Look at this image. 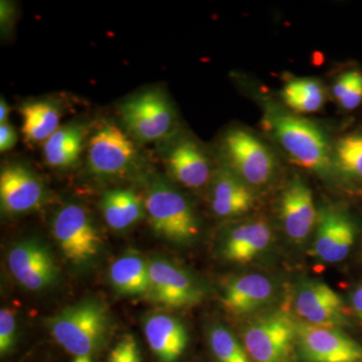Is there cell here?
<instances>
[{
  "instance_id": "obj_1",
  "label": "cell",
  "mask_w": 362,
  "mask_h": 362,
  "mask_svg": "<svg viewBox=\"0 0 362 362\" xmlns=\"http://www.w3.org/2000/svg\"><path fill=\"white\" fill-rule=\"evenodd\" d=\"M267 130L298 165L326 173L331 165L329 142L315 123L271 109L265 117Z\"/></svg>"
},
{
  "instance_id": "obj_2",
  "label": "cell",
  "mask_w": 362,
  "mask_h": 362,
  "mask_svg": "<svg viewBox=\"0 0 362 362\" xmlns=\"http://www.w3.org/2000/svg\"><path fill=\"white\" fill-rule=\"evenodd\" d=\"M106 307L96 300L71 305L47 320L52 337L74 356H92L109 330Z\"/></svg>"
},
{
  "instance_id": "obj_3",
  "label": "cell",
  "mask_w": 362,
  "mask_h": 362,
  "mask_svg": "<svg viewBox=\"0 0 362 362\" xmlns=\"http://www.w3.org/2000/svg\"><path fill=\"white\" fill-rule=\"evenodd\" d=\"M154 232L164 239L187 243L199 233V221L187 197L162 180H154L144 199Z\"/></svg>"
},
{
  "instance_id": "obj_4",
  "label": "cell",
  "mask_w": 362,
  "mask_h": 362,
  "mask_svg": "<svg viewBox=\"0 0 362 362\" xmlns=\"http://www.w3.org/2000/svg\"><path fill=\"white\" fill-rule=\"evenodd\" d=\"M124 126L140 142L165 139L175 132L176 115L170 100L159 90H147L126 100L120 107Z\"/></svg>"
},
{
  "instance_id": "obj_5",
  "label": "cell",
  "mask_w": 362,
  "mask_h": 362,
  "mask_svg": "<svg viewBox=\"0 0 362 362\" xmlns=\"http://www.w3.org/2000/svg\"><path fill=\"white\" fill-rule=\"evenodd\" d=\"M221 149L230 170L247 185L262 187L275 175V156L265 143L249 131L228 130L221 141Z\"/></svg>"
},
{
  "instance_id": "obj_6",
  "label": "cell",
  "mask_w": 362,
  "mask_h": 362,
  "mask_svg": "<svg viewBox=\"0 0 362 362\" xmlns=\"http://www.w3.org/2000/svg\"><path fill=\"white\" fill-rule=\"evenodd\" d=\"M52 233L66 258L76 265L96 257L102 245L89 213L78 204H68L59 209L52 221Z\"/></svg>"
},
{
  "instance_id": "obj_7",
  "label": "cell",
  "mask_w": 362,
  "mask_h": 362,
  "mask_svg": "<svg viewBox=\"0 0 362 362\" xmlns=\"http://www.w3.org/2000/svg\"><path fill=\"white\" fill-rule=\"evenodd\" d=\"M297 325L283 314L259 319L244 332L245 349L252 362H291Z\"/></svg>"
},
{
  "instance_id": "obj_8",
  "label": "cell",
  "mask_w": 362,
  "mask_h": 362,
  "mask_svg": "<svg viewBox=\"0 0 362 362\" xmlns=\"http://www.w3.org/2000/svg\"><path fill=\"white\" fill-rule=\"evenodd\" d=\"M134 142L118 126L105 123L90 138L88 163L92 173L99 176H118L128 173L137 163Z\"/></svg>"
},
{
  "instance_id": "obj_9",
  "label": "cell",
  "mask_w": 362,
  "mask_h": 362,
  "mask_svg": "<svg viewBox=\"0 0 362 362\" xmlns=\"http://www.w3.org/2000/svg\"><path fill=\"white\" fill-rule=\"evenodd\" d=\"M9 270L16 280L30 291H40L58 279L59 269L49 247L39 240H21L7 257Z\"/></svg>"
},
{
  "instance_id": "obj_10",
  "label": "cell",
  "mask_w": 362,
  "mask_h": 362,
  "mask_svg": "<svg viewBox=\"0 0 362 362\" xmlns=\"http://www.w3.org/2000/svg\"><path fill=\"white\" fill-rule=\"evenodd\" d=\"M148 294L157 304L169 308H185L199 304L204 293L194 278L166 259L148 263Z\"/></svg>"
},
{
  "instance_id": "obj_11",
  "label": "cell",
  "mask_w": 362,
  "mask_h": 362,
  "mask_svg": "<svg viewBox=\"0 0 362 362\" xmlns=\"http://www.w3.org/2000/svg\"><path fill=\"white\" fill-rule=\"evenodd\" d=\"M297 343L308 362H362V346L332 327L300 324Z\"/></svg>"
},
{
  "instance_id": "obj_12",
  "label": "cell",
  "mask_w": 362,
  "mask_h": 362,
  "mask_svg": "<svg viewBox=\"0 0 362 362\" xmlns=\"http://www.w3.org/2000/svg\"><path fill=\"white\" fill-rule=\"evenodd\" d=\"M45 199L42 180L20 163L9 164L0 173V204L4 213L16 216L39 209Z\"/></svg>"
},
{
  "instance_id": "obj_13",
  "label": "cell",
  "mask_w": 362,
  "mask_h": 362,
  "mask_svg": "<svg viewBox=\"0 0 362 362\" xmlns=\"http://www.w3.org/2000/svg\"><path fill=\"white\" fill-rule=\"evenodd\" d=\"M296 311L311 325L335 328L345 321L341 298L329 286L316 281L300 287Z\"/></svg>"
},
{
  "instance_id": "obj_14",
  "label": "cell",
  "mask_w": 362,
  "mask_h": 362,
  "mask_svg": "<svg viewBox=\"0 0 362 362\" xmlns=\"http://www.w3.org/2000/svg\"><path fill=\"white\" fill-rule=\"evenodd\" d=\"M170 175L183 187L199 189L211 178V161L199 143L183 138L171 145L166 154Z\"/></svg>"
},
{
  "instance_id": "obj_15",
  "label": "cell",
  "mask_w": 362,
  "mask_h": 362,
  "mask_svg": "<svg viewBox=\"0 0 362 362\" xmlns=\"http://www.w3.org/2000/svg\"><path fill=\"white\" fill-rule=\"evenodd\" d=\"M356 228L349 216L337 211L321 214L314 240V254L327 263L346 258L354 246Z\"/></svg>"
},
{
  "instance_id": "obj_16",
  "label": "cell",
  "mask_w": 362,
  "mask_h": 362,
  "mask_svg": "<svg viewBox=\"0 0 362 362\" xmlns=\"http://www.w3.org/2000/svg\"><path fill=\"white\" fill-rule=\"evenodd\" d=\"M316 209L310 188L295 178L281 197V218L292 240H303L316 223Z\"/></svg>"
},
{
  "instance_id": "obj_17",
  "label": "cell",
  "mask_w": 362,
  "mask_h": 362,
  "mask_svg": "<svg viewBox=\"0 0 362 362\" xmlns=\"http://www.w3.org/2000/svg\"><path fill=\"white\" fill-rule=\"evenodd\" d=\"M144 334L150 349L160 362H175L187 346V328L168 314L156 313L147 317Z\"/></svg>"
},
{
  "instance_id": "obj_18",
  "label": "cell",
  "mask_w": 362,
  "mask_h": 362,
  "mask_svg": "<svg viewBox=\"0 0 362 362\" xmlns=\"http://www.w3.org/2000/svg\"><path fill=\"white\" fill-rule=\"evenodd\" d=\"M254 194L232 170L218 171L211 180V209L220 218H235L254 206Z\"/></svg>"
},
{
  "instance_id": "obj_19",
  "label": "cell",
  "mask_w": 362,
  "mask_h": 362,
  "mask_svg": "<svg viewBox=\"0 0 362 362\" xmlns=\"http://www.w3.org/2000/svg\"><path fill=\"white\" fill-rule=\"evenodd\" d=\"M273 294L274 286L268 278L249 274L235 278L228 285L223 303L233 313L247 314L268 303Z\"/></svg>"
},
{
  "instance_id": "obj_20",
  "label": "cell",
  "mask_w": 362,
  "mask_h": 362,
  "mask_svg": "<svg viewBox=\"0 0 362 362\" xmlns=\"http://www.w3.org/2000/svg\"><path fill=\"white\" fill-rule=\"evenodd\" d=\"M272 240V230L264 221H252L233 228L226 235L223 252L228 261L246 264L261 254Z\"/></svg>"
},
{
  "instance_id": "obj_21",
  "label": "cell",
  "mask_w": 362,
  "mask_h": 362,
  "mask_svg": "<svg viewBox=\"0 0 362 362\" xmlns=\"http://www.w3.org/2000/svg\"><path fill=\"white\" fill-rule=\"evenodd\" d=\"M107 225L116 230H123L134 226L146 214L145 202L132 190H109L104 194L101 202Z\"/></svg>"
},
{
  "instance_id": "obj_22",
  "label": "cell",
  "mask_w": 362,
  "mask_h": 362,
  "mask_svg": "<svg viewBox=\"0 0 362 362\" xmlns=\"http://www.w3.org/2000/svg\"><path fill=\"white\" fill-rule=\"evenodd\" d=\"M85 130L78 124L59 127L44 143V157L51 168L65 169L75 165L80 158Z\"/></svg>"
},
{
  "instance_id": "obj_23",
  "label": "cell",
  "mask_w": 362,
  "mask_h": 362,
  "mask_svg": "<svg viewBox=\"0 0 362 362\" xmlns=\"http://www.w3.org/2000/svg\"><path fill=\"white\" fill-rule=\"evenodd\" d=\"M21 132L28 141L45 142L59 128L61 111L51 101H30L20 108Z\"/></svg>"
},
{
  "instance_id": "obj_24",
  "label": "cell",
  "mask_w": 362,
  "mask_h": 362,
  "mask_svg": "<svg viewBox=\"0 0 362 362\" xmlns=\"http://www.w3.org/2000/svg\"><path fill=\"white\" fill-rule=\"evenodd\" d=\"M110 282L124 296H139L149 290L148 263L135 254L126 255L114 262L110 268Z\"/></svg>"
},
{
  "instance_id": "obj_25",
  "label": "cell",
  "mask_w": 362,
  "mask_h": 362,
  "mask_svg": "<svg viewBox=\"0 0 362 362\" xmlns=\"http://www.w3.org/2000/svg\"><path fill=\"white\" fill-rule=\"evenodd\" d=\"M281 95L285 104L298 113H314L325 102L322 84L312 78H293L284 86Z\"/></svg>"
},
{
  "instance_id": "obj_26",
  "label": "cell",
  "mask_w": 362,
  "mask_h": 362,
  "mask_svg": "<svg viewBox=\"0 0 362 362\" xmlns=\"http://www.w3.org/2000/svg\"><path fill=\"white\" fill-rule=\"evenodd\" d=\"M209 345L218 362H252L245 346L223 326L209 331Z\"/></svg>"
},
{
  "instance_id": "obj_27",
  "label": "cell",
  "mask_w": 362,
  "mask_h": 362,
  "mask_svg": "<svg viewBox=\"0 0 362 362\" xmlns=\"http://www.w3.org/2000/svg\"><path fill=\"white\" fill-rule=\"evenodd\" d=\"M337 160L347 173L362 180V136L342 138L337 148Z\"/></svg>"
},
{
  "instance_id": "obj_28",
  "label": "cell",
  "mask_w": 362,
  "mask_h": 362,
  "mask_svg": "<svg viewBox=\"0 0 362 362\" xmlns=\"http://www.w3.org/2000/svg\"><path fill=\"white\" fill-rule=\"evenodd\" d=\"M108 362H142L135 337L131 334L124 335L111 350Z\"/></svg>"
},
{
  "instance_id": "obj_29",
  "label": "cell",
  "mask_w": 362,
  "mask_h": 362,
  "mask_svg": "<svg viewBox=\"0 0 362 362\" xmlns=\"http://www.w3.org/2000/svg\"><path fill=\"white\" fill-rule=\"evenodd\" d=\"M16 337V319L9 308L0 310V354L6 356L13 349Z\"/></svg>"
},
{
  "instance_id": "obj_30",
  "label": "cell",
  "mask_w": 362,
  "mask_h": 362,
  "mask_svg": "<svg viewBox=\"0 0 362 362\" xmlns=\"http://www.w3.org/2000/svg\"><path fill=\"white\" fill-rule=\"evenodd\" d=\"M361 78L362 73L359 71H349L342 74L333 85V97L337 99V101H340L359 82Z\"/></svg>"
},
{
  "instance_id": "obj_31",
  "label": "cell",
  "mask_w": 362,
  "mask_h": 362,
  "mask_svg": "<svg viewBox=\"0 0 362 362\" xmlns=\"http://www.w3.org/2000/svg\"><path fill=\"white\" fill-rule=\"evenodd\" d=\"M18 142V133L8 123L0 124V151H9Z\"/></svg>"
},
{
  "instance_id": "obj_32",
  "label": "cell",
  "mask_w": 362,
  "mask_h": 362,
  "mask_svg": "<svg viewBox=\"0 0 362 362\" xmlns=\"http://www.w3.org/2000/svg\"><path fill=\"white\" fill-rule=\"evenodd\" d=\"M340 106L345 110H354L362 103V78L351 90L340 100Z\"/></svg>"
},
{
  "instance_id": "obj_33",
  "label": "cell",
  "mask_w": 362,
  "mask_h": 362,
  "mask_svg": "<svg viewBox=\"0 0 362 362\" xmlns=\"http://www.w3.org/2000/svg\"><path fill=\"white\" fill-rule=\"evenodd\" d=\"M16 16V8L11 2L1 1L0 6V23H1L2 35H7V33L13 28Z\"/></svg>"
},
{
  "instance_id": "obj_34",
  "label": "cell",
  "mask_w": 362,
  "mask_h": 362,
  "mask_svg": "<svg viewBox=\"0 0 362 362\" xmlns=\"http://www.w3.org/2000/svg\"><path fill=\"white\" fill-rule=\"evenodd\" d=\"M352 306L357 316L362 320V285L357 288L352 296Z\"/></svg>"
},
{
  "instance_id": "obj_35",
  "label": "cell",
  "mask_w": 362,
  "mask_h": 362,
  "mask_svg": "<svg viewBox=\"0 0 362 362\" xmlns=\"http://www.w3.org/2000/svg\"><path fill=\"white\" fill-rule=\"evenodd\" d=\"M9 112H11V107L8 106L6 100L1 98L0 100V124L7 123Z\"/></svg>"
},
{
  "instance_id": "obj_36",
  "label": "cell",
  "mask_w": 362,
  "mask_h": 362,
  "mask_svg": "<svg viewBox=\"0 0 362 362\" xmlns=\"http://www.w3.org/2000/svg\"><path fill=\"white\" fill-rule=\"evenodd\" d=\"M73 362H92V356H76Z\"/></svg>"
}]
</instances>
